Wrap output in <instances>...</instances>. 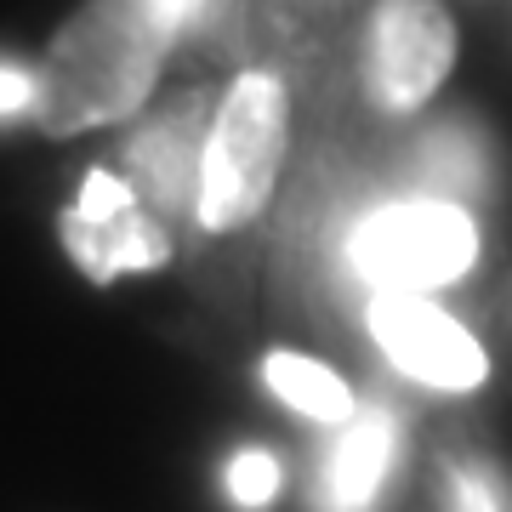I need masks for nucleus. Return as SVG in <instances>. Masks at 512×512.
<instances>
[{
    "label": "nucleus",
    "instance_id": "obj_1",
    "mask_svg": "<svg viewBox=\"0 0 512 512\" xmlns=\"http://www.w3.org/2000/svg\"><path fill=\"white\" fill-rule=\"evenodd\" d=\"M205 0H86L46 46L35 74V126L80 137L148 103L165 57Z\"/></svg>",
    "mask_w": 512,
    "mask_h": 512
},
{
    "label": "nucleus",
    "instance_id": "obj_2",
    "mask_svg": "<svg viewBox=\"0 0 512 512\" xmlns=\"http://www.w3.org/2000/svg\"><path fill=\"white\" fill-rule=\"evenodd\" d=\"M291 143V97L268 69H245L211 114L200 160V217L205 234H234L268 205Z\"/></svg>",
    "mask_w": 512,
    "mask_h": 512
},
{
    "label": "nucleus",
    "instance_id": "obj_3",
    "mask_svg": "<svg viewBox=\"0 0 512 512\" xmlns=\"http://www.w3.org/2000/svg\"><path fill=\"white\" fill-rule=\"evenodd\" d=\"M478 262V228L467 205L416 194L370 211L348 234V268L376 296H433L473 274Z\"/></svg>",
    "mask_w": 512,
    "mask_h": 512
},
{
    "label": "nucleus",
    "instance_id": "obj_4",
    "mask_svg": "<svg viewBox=\"0 0 512 512\" xmlns=\"http://www.w3.org/2000/svg\"><path fill=\"white\" fill-rule=\"evenodd\" d=\"M365 325L376 336V348L393 359V370L421 387L473 393L490 376V359L478 348V336L427 296H370Z\"/></svg>",
    "mask_w": 512,
    "mask_h": 512
},
{
    "label": "nucleus",
    "instance_id": "obj_5",
    "mask_svg": "<svg viewBox=\"0 0 512 512\" xmlns=\"http://www.w3.org/2000/svg\"><path fill=\"white\" fill-rule=\"evenodd\" d=\"M456 63V23L439 0H382L370 18V92L387 114H416Z\"/></svg>",
    "mask_w": 512,
    "mask_h": 512
},
{
    "label": "nucleus",
    "instance_id": "obj_6",
    "mask_svg": "<svg viewBox=\"0 0 512 512\" xmlns=\"http://www.w3.org/2000/svg\"><path fill=\"white\" fill-rule=\"evenodd\" d=\"M205 97H177L160 120L131 137V188L154 211H194L200 205V160H205Z\"/></svg>",
    "mask_w": 512,
    "mask_h": 512
},
{
    "label": "nucleus",
    "instance_id": "obj_7",
    "mask_svg": "<svg viewBox=\"0 0 512 512\" xmlns=\"http://www.w3.org/2000/svg\"><path fill=\"white\" fill-rule=\"evenodd\" d=\"M63 245H69L74 268L97 285H109L120 274H154L171 262V239L143 205H131L120 217H80V211H63Z\"/></svg>",
    "mask_w": 512,
    "mask_h": 512
},
{
    "label": "nucleus",
    "instance_id": "obj_8",
    "mask_svg": "<svg viewBox=\"0 0 512 512\" xmlns=\"http://www.w3.org/2000/svg\"><path fill=\"white\" fill-rule=\"evenodd\" d=\"M393 456H399V421L387 416V410L353 416L325 461V478H319L325 512H370L387 484V473H393Z\"/></svg>",
    "mask_w": 512,
    "mask_h": 512
},
{
    "label": "nucleus",
    "instance_id": "obj_9",
    "mask_svg": "<svg viewBox=\"0 0 512 512\" xmlns=\"http://www.w3.org/2000/svg\"><path fill=\"white\" fill-rule=\"evenodd\" d=\"M262 376H268V387H274L279 399L291 404L296 416L308 421H325V427H348L353 416H359V404H353V387L336 376L330 365H319V359H308V353H268V365H262Z\"/></svg>",
    "mask_w": 512,
    "mask_h": 512
},
{
    "label": "nucleus",
    "instance_id": "obj_10",
    "mask_svg": "<svg viewBox=\"0 0 512 512\" xmlns=\"http://www.w3.org/2000/svg\"><path fill=\"white\" fill-rule=\"evenodd\" d=\"M421 165H427L433 194H439V200H456V205L490 183V154L478 143V131H467V126L433 131V137L421 143Z\"/></svg>",
    "mask_w": 512,
    "mask_h": 512
},
{
    "label": "nucleus",
    "instance_id": "obj_11",
    "mask_svg": "<svg viewBox=\"0 0 512 512\" xmlns=\"http://www.w3.org/2000/svg\"><path fill=\"white\" fill-rule=\"evenodd\" d=\"M279 484H285V467H279L274 450H239V456L228 461V501L245 507V512L274 507Z\"/></svg>",
    "mask_w": 512,
    "mask_h": 512
},
{
    "label": "nucleus",
    "instance_id": "obj_12",
    "mask_svg": "<svg viewBox=\"0 0 512 512\" xmlns=\"http://www.w3.org/2000/svg\"><path fill=\"white\" fill-rule=\"evenodd\" d=\"M450 512H507V495L484 467H450Z\"/></svg>",
    "mask_w": 512,
    "mask_h": 512
},
{
    "label": "nucleus",
    "instance_id": "obj_13",
    "mask_svg": "<svg viewBox=\"0 0 512 512\" xmlns=\"http://www.w3.org/2000/svg\"><path fill=\"white\" fill-rule=\"evenodd\" d=\"M131 205H137V188H131L126 177H114V171H92V177L80 183L74 211H80V217H120V211H131Z\"/></svg>",
    "mask_w": 512,
    "mask_h": 512
},
{
    "label": "nucleus",
    "instance_id": "obj_14",
    "mask_svg": "<svg viewBox=\"0 0 512 512\" xmlns=\"http://www.w3.org/2000/svg\"><path fill=\"white\" fill-rule=\"evenodd\" d=\"M6 114H35V74L18 63H0V120Z\"/></svg>",
    "mask_w": 512,
    "mask_h": 512
}]
</instances>
